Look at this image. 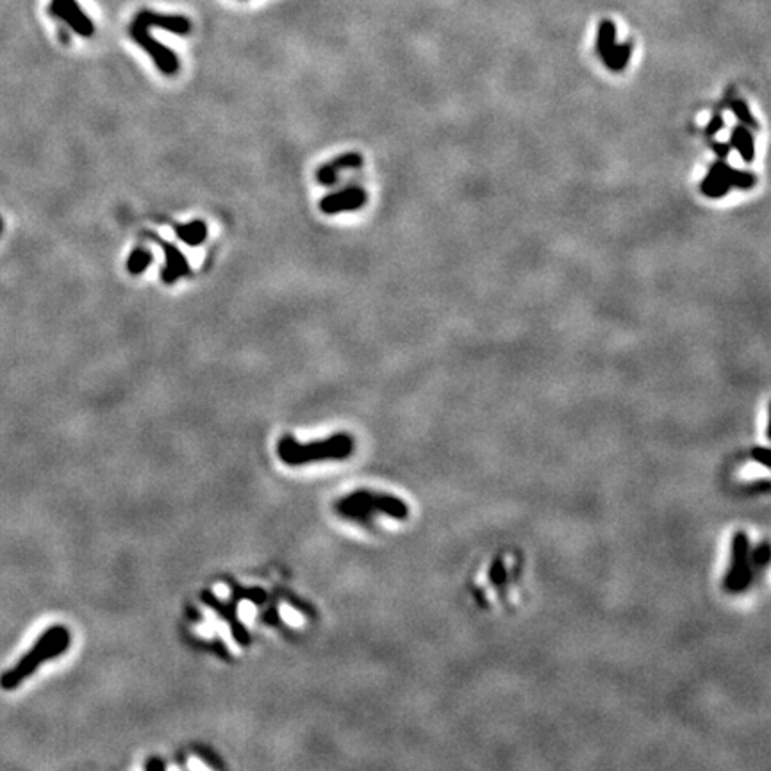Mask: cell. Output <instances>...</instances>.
<instances>
[{
	"mask_svg": "<svg viewBox=\"0 0 771 771\" xmlns=\"http://www.w3.org/2000/svg\"><path fill=\"white\" fill-rule=\"evenodd\" d=\"M767 559H770V544L764 541L763 544L757 546L755 552H753V563L759 564V566H764L767 563Z\"/></svg>",
	"mask_w": 771,
	"mask_h": 771,
	"instance_id": "obj_20",
	"label": "cell"
},
{
	"mask_svg": "<svg viewBox=\"0 0 771 771\" xmlns=\"http://www.w3.org/2000/svg\"><path fill=\"white\" fill-rule=\"evenodd\" d=\"M730 107H732L734 114L737 116V120L743 121V125H748V127L752 128H759V124H757V120L753 118L752 111H750V107L746 106L745 100L741 99H736L730 102Z\"/></svg>",
	"mask_w": 771,
	"mask_h": 771,
	"instance_id": "obj_17",
	"label": "cell"
},
{
	"mask_svg": "<svg viewBox=\"0 0 771 771\" xmlns=\"http://www.w3.org/2000/svg\"><path fill=\"white\" fill-rule=\"evenodd\" d=\"M489 577H491V582L495 584V586H502L503 580H506V570H503L502 559H496L495 563H493Z\"/></svg>",
	"mask_w": 771,
	"mask_h": 771,
	"instance_id": "obj_19",
	"label": "cell"
},
{
	"mask_svg": "<svg viewBox=\"0 0 771 771\" xmlns=\"http://www.w3.org/2000/svg\"><path fill=\"white\" fill-rule=\"evenodd\" d=\"M597 50L609 70L620 72V70L625 68V64L628 63V59H630L632 45L630 43L616 45V27L605 20L598 27Z\"/></svg>",
	"mask_w": 771,
	"mask_h": 771,
	"instance_id": "obj_6",
	"label": "cell"
},
{
	"mask_svg": "<svg viewBox=\"0 0 771 771\" xmlns=\"http://www.w3.org/2000/svg\"><path fill=\"white\" fill-rule=\"evenodd\" d=\"M155 241H159L161 249L165 252V266L163 272H161V280L168 286L175 284L177 280L184 279V277L191 275V266H189L188 259L184 257V253L174 245V243H168L165 239L154 236Z\"/></svg>",
	"mask_w": 771,
	"mask_h": 771,
	"instance_id": "obj_11",
	"label": "cell"
},
{
	"mask_svg": "<svg viewBox=\"0 0 771 771\" xmlns=\"http://www.w3.org/2000/svg\"><path fill=\"white\" fill-rule=\"evenodd\" d=\"M128 35H131V38H133L134 42L141 47V49L147 50V54L152 57L154 64L159 70H161L163 76L172 77L179 72V66H181V64H179L177 54H175L174 50L168 49V47L155 42V40L150 36V27L145 25V23L141 22L140 18H136V16H134L133 23L128 25Z\"/></svg>",
	"mask_w": 771,
	"mask_h": 771,
	"instance_id": "obj_4",
	"label": "cell"
},
{
	"mask_svg": "<svg viewBox=\"0 0 771 771\" xmlns=\"http://www.w3.org/2000/svg\"><path fill=\"white\" fill-rule=\"evenodd\" d=\"M752 582L750 570V544L745 532H737L732 539V563L723 580V587L729 593H741Z\"/></svg>",
	"mask_w": 771,
	"mask_h": 771,
	"instance_id": "obj_5",
	"label": "cell"
},
{
	"mask_svg": "<svg viewBox=\"0 0 771 771\" xmlns=\"http://www.w3.org/2000/svg\"><path fill=\"white\" fill-rule=\"evenodd\" d=\"M145 767H147V770H165V767H167V764L161 763V760H157V759H150L147 764H145Z\"/></svg>",
	"mask_w": 771,
	"mask_h": 771,
	"instance_id": "obj_24",
	"label": "cell"
},
{
	"mask_svg": "<svg viewBox=\"0 0 771 771\" xmlns=\"http://www.w3.org/2000/svg\"><path fill=\"white\" fill-rule=\"evenodd\" d=\"M753 184H755V175H752L750 172L736 170V168L729 167L723 159H719V161L711 165L700 188H702V193L705 197L722 198L723 195L729 193L730 188L750 189L753 188Z\"/></svg>",
	"mask_w": 771,
	"mask_h": 771,
	"instance_id": "obj_3",
	"label": "cell"
},
{
	"mask_svg": "<svg viewBox=\"0 0 771 771\" xmlns=\"http://www.w3.org/2000/svg\"><path fill=\"white\" fill-rule=\"evenodd\" d=\"M711 147H712V150H715L716 154H718V157H719V159H725L727 155H729V150H730V145H729V143H716V141H715V143H712Z\"/></svg>",
	"mask_w": 771,
	"mask_h": 771,
	"instance_id": "obj_23",
	"label": "cell"
},
{
	"mask_svg": "<svg viewBox=\"0 0 771 771\" xmlns=\"http://www.w3.org/2000/svg\"><path fill=\"white\" fill-rule=\"evenodd\" d=\"M354 452V439L348 434H334L302 445L293 436H284L277 445L280 461L287 466H304L311 462L343 461Z\"/></svg>",
	"mask_w": 771,
	"mask_h": 771,
	"instance_id": "obj_2",
	"label": "cell"
},
{
	"mask_svg": "<svg viewBox=\"0 0 771 771\" xmlns=\"http://www.w3.org/2000/svg\"><path fill=\"white\" fill-rule=\"evenodd\" d=\"M348 498H352L354 502L361 503L364 509L373 513H381L390 516V518L398 520V522H404L409 516V507L407 503L402 498L393 495H386V493H375L370 489H357V491L350 493Z\"/></svg>",
	"mask_w": 771,
	"mask_h": 771,
	"instance_id": "obj_7",
	"label": "cell"
},
{
	"mask_svg": "<svg viewBox=\"0 0 771 771\" xmlns=\"http://www.w3.org/2000/svg\"><path fill=\"white\" fill-rule=\"evenodd\" d=\"M730 145L739 152V155L745 159L746 163H752L753 154H755V145H753V136L746 128V125H736L732 128Z\"/></svg>",
	"mask_w": 771,
	"mask_h": 771,
	"instance_id": "obj_15",
	"label": "cell"
},
{
	"mask_svg": "<svg viewBox=\"0 0 771 771\" xmlns=\"http://www.w3.org/2000/svg\"><path fill=\"white\" fill-rule=\"evenodd\" d=\"M368 201V195L363 188L359 186H352V188L340 189V191H334L327 197L321 198L320 209L321 213L325 215H337V213H347V211H357V209L364 208Z\"/></svg>",
	"mask_w": 771,
	"mask_h": 771,
	"instance_id": "obj_9",
	"label": "cell"
},
{
	"mask_svg": "<svg viewBox=\"0 0 771 771\" xmlns=\"http://www.w3.org/2000/svg\"><path fill=\"white\" fill-rule=\"evenodd\" d=\"M70 632L64 625H52L49 630L43 632L29 652L22 655L18 662L8 671L0 675V688L4 691H13L18 688L25 679L32 677L36 669L52 659L59 657L70 648Z\"/></svg>",
	"mask_w": 771,
	"mask_h": 771,
	"instance_id": "obj_1",
	"label": "cell"
},
{
	"mask_svg": "<svg viewBox=\"0 0 771 771\" xmlns=\"http://www.w3.org/2000/svg\"><path fill=\"white\" fill-rule=\"evenodd\" d=\"M363 165V155L357 154V152H347V154L337 155L336 159L329 161V163L321 165L316 172V181L321 186H334L340 179V174L343 170H352V168H359Z\"/></svg>",
	"mask_w": 771,
	"mask_h": 771,
	"instance_id": "obj_12",
	"label": "cell"
},
{
	"mask_svg": "<svg viewBox=\"0 0 771 771\" xmlns=\"http://www.w3.org/2000/svg\"><path fill=\"white\" fill-rule=\"evenodd\" d=\"M50 13L63 22L72 27L73 32H77L83 38H90L95 32V25L90 16L79 8L76 0H52L50 4Z\"/></svg>",
	"mask_w": 771,
	"mask_h": 771,
	"instance_id": "obj_10",
	"label": "cell"
},
{
	"mask_svg": "<svg viewBox=\"0 0 771 771\" xmlns=\"http://www.w3.org/2000/svg\"><path fill=\"white\" fill-rule=\"evenodd\" d=\"M175 234L182 243L189 246H198L208 239V225L202 220H193L175 227Z\"/></svg>",
	"mask_w": 771,
	"mask_h": 771,
	"instance_id": "obj_14",
	"label": "cell"
},
{
	"mask_svg": "<svg viewBox=\"0 0 771 771\" xmlns=\"http://www.w3.org/2000/svg\"><path fill=\"white\" fill-rule=\"evenodd\" d=\"M232 597H234V600H239V598H246V600L253 602V604H257V605H263L266 602V593L261 590V587H252V590H246V587L232 586Z\"/></svg>",
	"mask_w": 771,
	"mask_h": 771,
	"instance_id": "obj_18",
	"label": "cell"
},
{
	"mask_svg": "<svg viewBox=\"0 0 771 771\" xmlns=\"http://www.w3.org/2000/svg\"><path fill=\"white\" fill-rule=\"evenodd\" d=\"M136 18H140L145 25L168 30V32H172V35L188 36L189 32H191V22H189L186 16H181V15H161V13H154V11H147V9H143V11L138 13Z\"/></svg>",
	"mask_w": 771,
	"mask_h": 771,
	"instance_id": "obj_13",
	"label": "cell"
},
{
	"mask_svg": "<svg viewBox=\"0 0 771 771\" xmlns=\"http://www.w3.org/2000/svg\"><path fill=\"white\" fill-rule=\"evenodd\" d=\"M152 261H154V253H152L148 249L140 246V249H134L133 252L128 253L125 268H127V272L131 273V275H141V273H145V270L152 265Z\"/></svg>",
	"mask_w": 771,
	"mask_h": 771,
	"instance_id": "obj_16",
	"label": "cell"
},
{
	"mask_svg": "<svg viewBox=\"0 0 771 771\" xmlns=\"http://www.w3.org/2000/svg\"><path fill=\"white\" fill-rule=\"evenodd\" d=\"M202 602L205 605H209L211 609H215L216 613L220 614L222 620H225L231 627L232 638L236 639L239 647H249L250 645V634L246 630V627L243 625V621L238 616V607H236V602H223L220 600L216 594H213L211 591H202Z\"/></svg>",
	"mask_w": 771,
	"mask_h": 771,
	"instance_id": "obj_8",
	"label": "cell"
},
{
	"mask_svg": "<svg viewBox=\"0 0 771 771\" xmlns=\"http://www.w3.org/2000/svg\"><path fill=\"white\" fill-rule=\"evenodd\" d=\"M723 127V118L722 114H715V116L711 118V121H709V125L705 127V134L707 136H715L716 133H719Z\"/></svg>",
	"mask_w": 771,
	"mask_h": 771,
	"instance_id": "obj_21",
	"label": "cell"
},
{
	"mask_svg": "<svg viewBox=\"0 0 771 771\" xmlns=\"http://www.w3.org/2000/svg\"><path fill=\"white\" fill-rule=\"evenodd\" d=\"M752 455L753 459H755L757 462H760L763 466H770V452H767V448H763V446H757V448L752 450Z\"/></svg>",
	"mask_w": 771,
	"mask_h": 771,
	"instance_id": "obj_22",
	"label": "cell"
}]
</instances>
